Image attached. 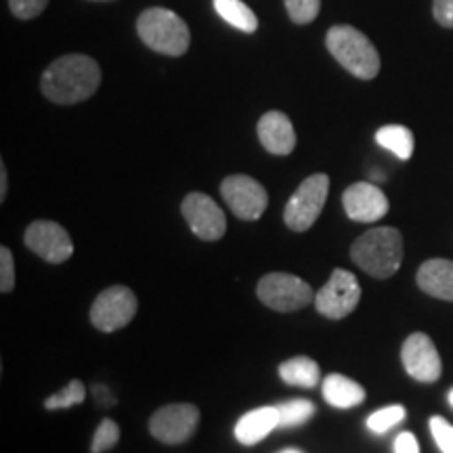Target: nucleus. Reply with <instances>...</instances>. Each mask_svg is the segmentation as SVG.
Instances as JSON below:
<instances>
[{
	"instance_id": "1",
	"label": "nucleus",
	"mask_w": 453,
	"mask_h": 453,
	"mask_svg": "<svg viewBox=\"0 0 453 453\" xmlns=\"http://www.w3.org/2000/svg\"><path fill=\"white\" fill-rule=\"evenodd\" d=\"M101 67L88 55H64L47 67L41 78L42 95L59 105H73L97 93Z\"/></svg>"
},
{
	"instance_id": "2",
	"label": "nucleus",
	"mask_w": 453,
	"mask_h": 453,
	"mask_svg": "<svg viewBox=\"0 0 453 453\" xmlns=\"http://www.w3.org/2000/svg\"><path fill=\"white\" fill-rule=\"evenodd\" d=\"M350 258L361 271L376 280H388L403 263V235L395 226H376L357 237Z\"/></svg>"
},
{
	"instance_id": "3",
	"label": "nucleus",
	"mask_w": 453,
	"mask_h": 453,
	"mask_svg": "<svg viewBox=\"0 0 453 453\" xmlns=\"http://www.w3.org/2000/svg\"><path fill=\"white\" fill-rule=\"evenodd\" d=\"M326 47L344 70L361 81H372L380 73V55L373 42L353 26H332L326 34Z\"/></svg>"
},
{
	"instance_id": "4",
	"label": "nucleus",
	"mask_w": 453,
	"mask_h": 453,
	"mask_svg": "<svg viewBox=\"0 0 453 453\" xmlns=\"http://www.w3.org/2000/svg\"><path fill=\"white\" fill-rule=\"evenodd\" d=\"M139 38L156 53L180 57L187 53L191 42L189 27L174 11L151 7L137 19Z\"/></svg>"
},
{
	"instance_id": "5",
	"label": "nucleus",
	"mask_w": 453,
	"mask_h": 453,
	"mask_svg": "<svg viewBox=\"0 0 453 453\" xmlns=\"http://www.w3.org/2000/svg\"><path fill=\"white\" fill-rule=\"evenodd\" d=\"M327 194H330V177L327 174L317 173L304 179L286 203V211H283L286 225L298 234L311 229L324 211Z\"/></svg>"
},
{
	"instance_id": "6",
	"label": "nucleus",
	"mask_w": 453,
	"mask_h": 453,
	"mask_svg": "<svg viewBox=\"0 0 453 453\" xmlns=\"http://www.w3.org/2000/svg\"><path fill=\"white\" fill-rule=\"evenodd\" d=\"M258 298L277 313H294L304 309L313 300L311 286L304 280L290 273H267L257 286Z\"/></svg>"
},
{
	"instance_id": "7",
	"label": "nucleus",
	"mask_w": 453,
	"mask_h": 453,
	"mask_svg": "<svg viewBox=\"0 0 453 453\" xmlns=\"http://www.w3.org/2000/svg\"><path fill=\"white\" fill-rule=\"evenodd\" d=\"M139 303L134 292L127 286H111L95 298L90 307V324L99 332H116L127 327L137 315Z\"/></svg>"
},
{
	"instance_id": "8",
	"label": "nucleus",
	"mask_w": 453,
	"mask_h": 453,
	"mask_svg": "<svg viewBox=\"0 0 453 453\" xmlns=\"http://www.w3.org/2000/svg\"><path fill=\"white\" fill-rule=\"evenodd\" d=\"M359 300L361 286L357 277L347 269H334L330 280L315 294L313 303L317 313L327 317V319H344L357 309Z\"/></svg>"
},
{
	"instance_id": "9",
	"label": "nucleus",
	"mask_w": 453,
	"mask_h": 453,
	"mask_svg": "<svg viewBox=\"0 0 453 453\" xmlns=\"http://www.w3.org/2000/svg\"><path fill=\"white\" fill-rule=\"evenodd\" d=\"M220 196L242 220H257L267 211V189L248 174H231L220 183Z\"/></svg>"
},
{
	"instance_id": "10",
	"label": "nucleus",
	"mask_w": 453,
	"mask_h": 453,
	"mask_svg": "<svg viewBox=\"0 0 453 453\" xmlns=\"http://www.w3.org/2000/svg\"><path fill=\"white\" fill-rule=\"evenodd\" d=\"M200 410L191 403H170L157 410L150 420V433L166 445H180L194 437Z\"/></svg>"
},
{
	"instance_id": "11",
	"label": "nucleus",
	"mask_w": 453,
	"mask_h": 453,
	"mask_svg": "<svg viewBox=\"0 0 453 453\" xmlns=\"http://www.w3.org/2000/svg\"><path fill=\"white\" fill-rule=\"evenodd\" d=\"M180 212L183 219L189 225V229L203 242H217L225 235L226 220L225 212L220 206L212 200L211 196L194 191L180 203Z\"/></svg>"
},
{
	"instance_id": "12",
	"label": "nucleus",
	"mask_w": 453,
	"mask_h": 453,
	"mask_svg": "<svg viewBox=\"0 0 453 453\" xmlns=\"http://www.w3.org/2000/svg\"><path fill=\"white\" fill-rule=\"evenodd\" d=\"M26 246L42 260L61 265L73 254V242L67 231L55 220H34L26 229Z\"/></svg>"
},
{
	"instance_id": "13",
	"label": "nucleus",
	"mask_w": 453,
	"mask_h": 453,
	"mask_svg": "<svg viewBox=\"0 0 453 453\" xmlns=\"http://www.w3.org/2000/svg\"><path fill=\"white\" fill-rule=\"evenodd\" d=\"M401 361H403L405 372L418 382H437L443 372V364H441L433 338L422 332L405 338L403 349H401Z\"/></svg>"
},
{
	"instance_id": "14",
	"label": "nucleus",
	"mask_w": 453,
	"mask_h": 453,
	"mask_svg": "<svg viewBox=\"0 0 453 453\" xmlns=\"http://www.w3.org/2000/svg\"><path fill=\"white\" fill-rule=\"evenodd\" d=\"M344 212L355 223H376L388 212V197L373 183H353L342 194Z\"/></svg>"
},
{
	"instance_id": "15",
	"label": "nucleus",
	"mask_w": 453,
	"mask_h": 453,
	"mask_svg": "<svg viewBox=\"0 0 453 453\" xmlns=\"http://www.w3.org/2000/svg\"><path fill=\"white\" fill-rule=\"evenodd\" d=\"M260 145L273 156H288L296 147V130L283 111H267L258 120Z\"/></svg>"
},
{
	"instance_id": "16",
	"label": "nucleus",
	"mask_w": 453,
	"mask_h": 453,
	"mask_svg": "<svg viewBox=\"0 0 453 453\" xmlns=\"http://www.w3.org/2000/svg\"><path fill=\"white\" fill-rule=\"evenodd\" d=\"M418 286L428 296L453 303V260H426L416 275Z\"/></svg>"
},
{
	"instance_id": "17",
	"label": "nucleus",
	"mask_w": 453,
	"mask_h": 453,
	"mask_svg": "<svg viewBox=\"0 0 453 453\" xmlns=\"http://www.w3.org/2000/svg\"><path fill=\"white\" fill-rule=\"evenodd\" d=\"M275 428H280V411L277 407H257V410L243 413L235 424V439L242 445H257L265 437H269Z\"/></svg>"
},
{
	"instance_id": "18",
	"label": "nucleus",
	"mask_w": 453,
	"mask_h": 453,
	"mask_svg": "<svg viewBox=\"0 0 453 453\" xmlns=\"http://www.w3.org/2000/svg\"><path fill=\"white\" fill-rule=\"evenodd\" d=\"M324 399L336 410H350V407L361 405L365 401V388L359 382L350 380L342 373H330L321 387Z\"/></svg>"
},
{
	"instance_id": "19",
	"label": "nucleus",
	"mask_w": 453,
	"mask_h": 453,
	"mask_svg": "<svg viewBox=\"0 0 453 453\" xmlns=\"http://www.w3.org/2000/svg\"><path fill=\"white\" fill-rule=\"evenodd\" d=\"M280 376L283 382L292 384V387L313 388L319 384L321 372H319V365H317L311 357L298 355V357H292V359L283 361L280 365Z\"/></svg>"
},
{
	"instance_id": "20",
	"label": "nucleus",
	"mask_w": 453,
	"mask_h": 453,
	"mask_svg": "<svg viewBox=\"0 0 453 453\" xmlns=\"http://www.w3.org/2000/svg\"><path fill=\"white\" fill-rule=\"evenodd\" d=\"M376 143L395 154L399 160H410L413 156V133L401 124H387V127L378 128Z\"/></svg>"
},
{
	"instance_id": "21",
	"label": "nucleus",
	"mask_w": 453,
	"mask_h": 453,
	"mask_svg": "<svg viewBox=\"0 0 453 453\" xmlns=\"http://www.w3.org/2000/svg\"><path fill=\"white\" fill-rule=\"evenodd\" d=\"M214 9L235 30L252 34L258 30V19L254 11L242 0H214Z\"/></svg>"
},
{
	"instance_id": "22",
	"label": "nucleus",
	"mask_w": 453,
	"mask_h": 453,
	"mask_svg": "<svg viewBox=\"0 0 453 453\" xmlns=\"http://www.w3.org/2000/svg\"><path fill=\"white\" fill-rule=\"evenodd\" d=\"M277 411H280V428H292L315 416V403L307 399H292L277 405Z\"/></svg>"
},
{
	"instance_id": "23",
	"label": "nucleus",
	"mask_w": 453,
	"mask_h": 453,
	"mask_svg": "<svg viewBox=\"0 0 453 453\" xmlns=\"http://www.w3.org/2000/svg\"><path fill=\"white\" fill-rule=\"evenodd\" d=\"M87 399V387L81 380L67 382V387L57 390L55 395H50L47 401H44V407L50 411L55 410H67V407L81 405L82 401Z\"/></svg>"
},
{
	"instance_id": "24",
	"label": "nucleus",
	"mask_w": 453,
	"mask_h": 453,
	"mask_svg": "<svg viewBox=\"0 0 453 453\" xmlns=\"http://www.w3.org/2000/svg\"><path fill=\"white\" fill-rule=\"evenodd\" d=\"M407 411L403 405H388L382 407V410L373 411L370 418H367V428L372 430L373 434H384L388 433L390 428H395L396 424H401L405 420Z\"/></svg>"
},
{
	"instance_id": "25",
	"label": "nucleus",
	"mask_w": 453,
	"mask_h": 453,
	"mask_svg": "<svg viewBox=\"0 0 453 453\" xmlns=\"http://www.w3.org/2000/svg\"><path fill=\"white\" fill-rule=\"evenodd\" d=\"M118 441H120V426L113 420H110V418H105V420L99 424L97 433H95L93 443H90V453L110 451L116 447Z\"/></svg>"
},
{
	"instance_id": "26",
	"label": "nucleus",
	"mask_w": 453,
	"mask_h": 453,
	"mask_svg": "<svg viewBox=\"0 0 453 453\" xmlns=\"http://www.w3.org/2000/svg\"><path fill=\"white\" fill-rule=\"evenodd\" d=\"M294 24H311L321 11V0H283Z\"/></svg>"
},
{
	"instance_id": "27",
	"label": "nucleus",
	"mask_w": 453,
	"mask_h": 453,
	"mask_svg": "<svg viewBox=\"0 0 453 453\" xmlns=\"http://www.w3.org/2000/svg\"><path fill=\"white\" fill-rule=\"evenodd\" d=\"M430 433H433L434 443L443 453H453V424H449L445 418L433 416L430 418Z\"/></svg>"
},
{
	"instance_id": "28",
	"label": "nucleus",
	"mask_w": 453,
	"mask_h": 453,
	"mask_svg": "<svg viewBox=\"0 0 453 453\" xmlns=\"http://www.w3.org/2000/svg\"><path fill=\"white\" fill-rule=\"evenodd\" d=\"M49 0H9V9L17 19L30 21L47 9Z\"/></svg>"
},
{
	"instance_id": "29",
	"label": "nucleus",
	"mask_w": 453,
	"mask_h": 453,
	"mask_svg": "<svg viewBox=\"0 0 453 453\" xmlns=\"http://www.w3.org/2000/svg\"><path fill=\"white\" fill-rule=\"evenodd\" d=\"M15 288V260L7 246L0 248V292L9 294Z\"/></svg>"
},
{
	"instance_id": "30",
	"label": "nucleus",
	"mask_w": 453,
	"mask_h": 453,
	"mask_svg": "<svg viewBox=\"0 0 453 453\" xmlns=\"http://www.w3.org/2000/svg\"><path fill=\"white\" fill-rule=\"evenodd\" d=\"M433 15L439 26L453 27V0H434Z\"/></svg>"
},
{
	"instance_id": "31",
	"label": "nucleus",
	"mask_w": 453,
	"mask_h": 453,
	"mask_svg": "<svg viewBox=\"0 0 453 453\" xmlns=\"http://www.w3.org/2000/svg\"><path fill=\"white\" fill-rule=\"evenodd\" d=\"M395 453H420V445H418L416 434L401 433L395 439Z\"/></svg>"
},
{
	"instance_id": "32",
	"label": "nucleus",
	"mask_w": 453,
	"mask_h": 453,
	"mask_svg": "<svg viewBox=\"0 0 453 453\" xmlns=\"http://www.w3.org/2000/svg\"><path fill=\"white\" fill-rule=\"evenodd\" d=\"M93 396H95V401H97V403L104 405V407L116 405V396L111 395V390L107 388L105 384H95V387H93Z\"/></svg>"
},
{
	"instance_id": "33",
	"label": "nucleus",
	"mask_w": 453,
	"mask_h": 453,
	"mask_svg": "<svg viewBox=\"0 0 453 453\" xmlns=\"http://www.w3.org/2000/svg\"><path fill=\"white\" fill-rule=\"evenodd\" d=\"M7 189H9L7 168H4V164H0V200L3 202H4V197H7Z\"/></svg>"
},
{
	"instance_id": "34",
	"label": "nucleus",
	"mask_w": 453,
	"mask_h": 453,
	"mask_svg": "<svg viewBox=\"0 0 453 453\" xmlns=\"http://www.w3.org/2000/svg\"><path fill=\"white\" fill-rule=\"evenodd\" d=\"M447 399H449V403H451V407H453V388L449 390V396H447Z\"/></svg>"
},
{
	"instance_id": "35",
	"label": "nucleus",
	"mask_w": 453,
	"mask_h": 453,
	"mask_svg": "<svg viewBox=\"0 0 453 453\" xmlns=\"http://www.w3.org/2000/svg\"><path fill=\"white\" fill-rule=\"evenodd\" d=\"M281 453H303V451H298V449H286V451H281Z\"/></svg>"
}]
</instances>
